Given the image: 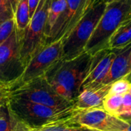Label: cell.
Listing matches in <instances>:
<instances>
[{
	"instance_id": "1",
	"label": "cell",
	"mask_w": 131,
	"mask_h": 131,
	"mask_svg": "<svg viewBox=\"0 0 131 131\" xmlns=\"http://www.w3.org/2000/svg\"><path fill=\"white\" fill-rule=\"evenodd\" d=\"M93 55L84 51L71 60H60L44 75L54 91L67 101L74 104L86 78Z\"/></svg>"
},
{
	"instance_id": "2",
	"label": "cell",
	"mask_w": 131,
	"mask_h": 131,
	"mask_svg": "<svg viewBox=\"0 0 131 131\" xmlns=\"http://www.w3.org/2000/svg\"><path fill=\"white\" fill-rule=\"evenodd\" d=\"M104 0H92L86 13L67 37L62 39V59H73L85 51L86 45L104 14Z\"/></svg>"
},
{
	"instance_id": "3",
	"label": "cell",
	"mask_w": 131,
	"mask_h": 131,
	"mask_svg": "<svg viewBox=\"0 0 131 131\" xmlns=\"http://www.w3.org/2000/svg\"><path fill=\"white\" fill-rule=\"evenodd\" d=\"M131 16V0H114L107 4L97 26L88 41L85 51L91 55L109 48V41L120 25Z\"/></svg>"
},
{
	"instance_id": "4",
	"label": "cell",
	"mask_w": 131,
	"mask_h": 131,
	"mask_svg": "<svg viewBox=\"0 0 131 131\" xmlns=\"http://www.w3.org/2000/svg\"><path fill=\"white\" fill-rule=\"evenodd\" d=\"M8 104L10 111L18 120L34 127L67 121L76 109L74 106L68 108L51 107L9 97Z\"/></svg>"
},
{
	"instance_id": "5",
	"label": "cell",
	"mask_w": 131,
	"mask_h": 131,
	"mask_svg": "<svg viewBox=\"0 0 131 131\" xmlns=\"http://www.w3.org/2000/svg\"><path fill=\"white\" fill-rule=\"evenodd\" d=\"M51 2L52 0H41L27 28L22 32L18 31L21 59L25 67L40 50L47 45L45 31Z\"/></svg>"
},
{
	"instance_id": "6",
	"label": "cell",
	"mask_w": 131,
	"mask_h": 131,
	"mask_svg": "<svg viewBox=\"0 0 131 131\" xmlns=\"http://www.w3.org/2000/svg\"><path fill=\"white\" fill-rule=\"evenodd\" d=\"M8 97L56 108H68L74 106V103L60 96L47 81L45 76L35 78L10 91Z\"/></svg>"
},
{
	"instance_id": "7",
	"label": "cell",
	"mask_w": 131,
	"mask_h": 131,
	"mask_svg": "<svg viewBox=\"0 0 131 131\" xmlns=\"http://www.w3.org/2000/svg\"><path fill=\"white\" fill-rule=\"evenodd\" d=\"M20 54L19 34L17 28L10 37L0 45V84L9 88L25 71Z\"/></svg>"
},
{
	"instance_id": "8",
	"label": "cell",
	"mask_w": 131,
	"mask_h": 131,
	"mask_svg": "<svg viewBox=\"0 0 131 131\" xmlns=\"http://www.w3.org/2000/svg\"><path fill=\"white\" fill-rule=\"evenodd\" d=\"M68 122L94 131H127L128 129L127 121L108 113L104 107L75 109Z\"/></svg>"
},
{
	"instance_id": "9",
	"label": "cell",
	"mask_w": 131,
	"mask_h": 131,
	"mask_svg": "<svg viewBox=\"0 0 131 131\" xmlns=\"http://www.w3.org/2000/svg\"><path fill=\"white\" fill-rule=\"evenodd\" d=\"M61 59L62 40L45 45L31 58L21 78L9 88V91L35 78L44 76L54 64Z\"/></svg>"
},
{
	"instance_id": "10",
	"label": "cell",
	"mask_w": 131,
	"mask_h": 131,
	"mask_svg": "<svg viewBox=\"0 0 131 131\" xmlns=\"http://www.w3.org/2000/svg\"><path fill=\"white\" fill-rule=\"evenodd\" d=\"M91 2L92 0H66V7L53 27L47 39V45L67 37L84 15Z\"/></svg>"
},
{
	"instance_id": "11",
	"label": "cell",
	"mask_w": 131,
	"mask_h": 131,
	"mask_svg": "<svg viewBox=\"0 0 131 131\" xmlns=\"http://www.w3.org/2000/svg\"><path fill=\"white\" fill-rule=\"evenodd\" d=\"M115 55L114 50L111 48L101 50L93 55L88 74L83 82L81 91L102 87V83L109 73Z\"/></svg>"
},
{
	"instance_id": "12",
	"label": "cell",
	"mask_w": 131,
	"mask_h": 131,
	"mask_svg": "<svg viewBox=\"0 0 131 131\" xmlns=\"http://www.w3.org/2000/svg\"><path fill=\"white\" fill-rule=\"evenodd\" d=\"M114 50L116 55L111 66L109 73L102 83V86L124 78L131 72V44L124 48Z\"/></svg>"
},
{
	"instance_id": "13",
	"label": "cell",
	"mask_w": 131,
	"mask_h": 131,
	"mask_svg": "<svg viewBox=\"0 0 131 131\" xmlns=\"http://www.w3.org/2000/svg\"><path fill=\"white\" fill-rule=\"evenodd\" d=\"M111 84L81 91L74 101V107L77 110L103 107L104 101L108 94Z\"/></svg>"
},
{
	"instance_id": "14",
	"label": "cell",
	"mask_w": 131,
	"mask_h": 131,
	"mask_svg": "<svg viewBox=\"0 0 131 131\" xmlns=\"http://www.w3.org/2000/svg\"><path fill=\"white\" fill-rule=\"evenodd\" d=\"M86 129L88 128L69 124L68 121L34 127L28 126L16 118L13 131H84Z\"/></svg>"
},
{
	"instance_id": "15",
	"label": "cell",
	"mask_w": 131,
	"mask_h": 131,
	"mask_svg": "<svg viewBox=\"0 0 131 131\" xmlns=\"http://www.w3.org/2000/svg\"><path fill=\"white\" fill-rule=\"evenodd\" d=\"M131 44V16L124 21L109 41V48L118 49Z\"/></svg>"
},
{
	"instance_id": "16",
	"label": "cell",
	"mask_w": 131,
	"mask_h": 131,
	"mask_svg": "<svg viewBox=\"0 0 131 131\" xmlns=\"http://www.w3.org/2000/svg\"><path fill=\"white\" fill-rule=\"evenodd\" d=\"M66 7V0H52L49 11L47 19V25H46V31L45 35L47 39L48 38L51 31L54 26L56 21H58V18L64 12ZM47 44V41H46Z\"/></svg>"
},
{
	"instance_id": "17",
	"label": "cell",
	"mask_w": 131,
	"mask_h": 131,
	"mask_svg": "<svg viewBox=\"0 0 131 131\" xmlns=\"http://www.w3.org/2000/svg\"><path fill=\"white\" fill-rule=\"evenodd\" d=\"M15 21L18 31L22 32L30 22L28 0H19L15 14Z\"/></svg>"
},
{
	"instance_id": "18",
	"label": "cell",
	"mask_w": 131,
	"mask_h": 131,
	"mask_svg": "<svg viewBox=\"0 0 131 131\" xmlns=\"http://www.w3.org/2000/svg\"><path fill=\"white\" fill-rule=\"evenodd\" d=\"M19 0H0V25L14 18Z\"/></svg>"
},
{
	"instance_id": "19",
	"label": "cell",
	"mask_w": 131,
	"mask_h": 131,
	"mask_svg": "<svg viewBox=\"0 0 131 131\" xmlns=\"http://www.w3.org/2000/svg\"><path fill=\"white\" fill-rule=\"evenodd\" d=\"M122 100L123 95L107 94L104 101L103 107L108 113L117 117V114L122 107Z\"/></svg>"
},
{
	"instance_id": "20",
	"label": "cell",
	"mask_w": 131,
	"mask_h": 131,
	"mask_svg": "<svg viewBox=\"0 0 131 131\" xmlns=\"http://www.w3.org/2000/svg\"><path fill=\"white\" fill-rule=\"evenodd\" d=\"M15 117L9 109L8 102L0 112V131H13Z\"/></svg>"
},
{
	"instance_id": "21",
	"label": "cell",
	"mask_w": 131,
	"mask_h": 131,
	"mask_svg": "<svg viewBox=\"0 0 131 131\" xmlns=\"http://www.w3.org/2000/svg\"><path fill=\"white\" fill-rule=\"evenodd\" d=\"M130 85V83L126 78L117 80L111 84L108 94L124 95L129 91Z\"/></svg>"
},
{
	"instance_id": "22",
	"label": "cell",
	"mask_w": 131,
	"mask_h": 131,
	"mask_svg": "<svg viewBox=\"0 0 131 131\" xmlns=\"http://www.w3.org/2000/svg\"><path fill=\"white\" fill-rule=\"evenodd\" d=\"M15 18L7 20L0 25V45L6 41L15 29Z\"/></svg>"
},
{
	"instance_id": "23",
	"label": "cell",
	"mask_w": 131,
	"mask_h": 131,
	"mask_svg": "<svg viewBox=\"0 0 131 131\" xmlns=\"http://www.w3.org/2000/svg\"><path fill=\"white\" fill-rule=\"evenodd\" d=\"M131 107V94L128 91L125 94L123 95V100H122V107L121 108L120 112L117 114V117L121 115V114L124 113L127 110H129Z\"/></svg>"
},
{
	"instance_id": "24",
	"label": "cell",
	"mask_w": 131,
	"mask_h": 131,
	"mask_svg": "<svg viewBox=\"0 0 131 131\" xmlns=\"http://www.w3.org/2000/svg\"><path fill=\"white\" fill-rule=\"evenodd\" d=\"M41 0H28V7H29V15L30 18H31L38 7Z\"/></svg>"
},
{
	"instance_id": "25",
	"label": "cell",
	"mask_w": 131,
	"mask_h": 131,
	"mask_svg": "<svg viewBox=\"0 0 131 131\" xmlns=\"http://www.w3.org/2000/svg\"><path fill=\"white\" fill-rule=\"evenodd\" d=\"M9 90L4 85L0 84V101L8 97Z\"/></svg>"
},
{
	"instance_id": "26",
	"label": "cell",
	"mask_w": 131,
	"mask_h": 131,
	"mask_svg": "<svg viewBox=\"0 0 131 131\" xmlns=\"http://www.w3.org/2000/svg\"><path fill=\"white\" fill-rule=\"evenodd\" d=\"M118 117H120L121 119H122L124 121H128L131 120V107L127 110V111H125L124 113L121 114V115L118 116Z\"/></svg>"
},
{
	"instance_id": "27",
	"label": "cell",
	"mask_w": 131,
	"mask_h": 131,
	"mask_svg": "<svg viewBox=\"0 0 131 131\" xmlns=\"http://www.w3.org/2000/svg\"><path fill=\"white\" fill-rule=\"evenodd\" d=\"M8 97L6 98V99H4V100L0 101V112H1V111L3 109V107L6 105V104H7V102H8Z\"/></svg>"
},
{
	"instance_id": "28",
	"label": "cell",
	"mask_w": 131,
	"mask_h": 131,
	"mask_svg": "<svg viewBox=\"0 0 131 131\" xmlns=\"http://www.w3.org/2000/svg\"><path fill=\"white\" fill-rule=\"evenodd\" d=\"M124 78H126V79H127V80L130 83V84H131V72L129 74H128V75H127V77H125Z\"/></svg>"
},
{
	"instance_id": "29",
	"label": "cell",
	"mask_w": 131,
	"mask_h": 131,
	"mask_svg": "<svg viewBox=\"0 0 131 131\" xmlns=\"http://www.w3.org/2000/svg\"><path fill=\"white\" fill-rule=\"evenodd\" d=\"M127 124H128V129H127V131H131V120L130 121H127Z\"/></svg>"
},
{
	"instance_id": "30",
	"label": "cell",
	"mask_w": 131,
	"mask_h": 131,
	"mask_svg": "<svg viewBox=\"0 0 131 131\" xmlns=\"http://www.w3.org/2000/svg\"><path fill=\"white\" fill-rule=\"evenodd\" d=\"M104 1L105 2V3H106V4H109V3H111V2H114V0H104Z\"/></svg>"
},
{
	"instance_id": "31",
	"label": "cell",
	"mask_w": 131,
	"mask_h": 131,
	"mask_svg": "<svg viewBox=\"0 0 131 131\" xmlns=\"http://www.w3.org/2000/svg\"><path fill=\"white\" fill-rule=\"evenodd\" d=\"M84 131H94V130H89V129H86V130H84Z\"/></svg>"
},
{
	"instance_id": "32",
	"label": "cell",
	"mask_w": 131,
	"mask_h": 131,
	"mask_svg": "<svg viewBox=\"0 0 131 131\" xmlns=\"http://www.w3.org/2000/svg\"><path fill=\"white\" fill-rule=\"evenodd\" d=\"M129 92L131 94V85H130V90H129Z\"/></svg>"
},
{
	"instance_id": "33",
	"label": "cell",
	"mask_w": 131,
	"mask_h": 131,
	"mask_svg": "<svg viewBox=\"0 0 131 131\" xmlns=\"http://www.w3.org/2000/svg\"><path fill=\"white\" fill-rule=\"evenodd\" d=\"M130 62H131V53H130Z\"/></svg>"
}]
</instances>
